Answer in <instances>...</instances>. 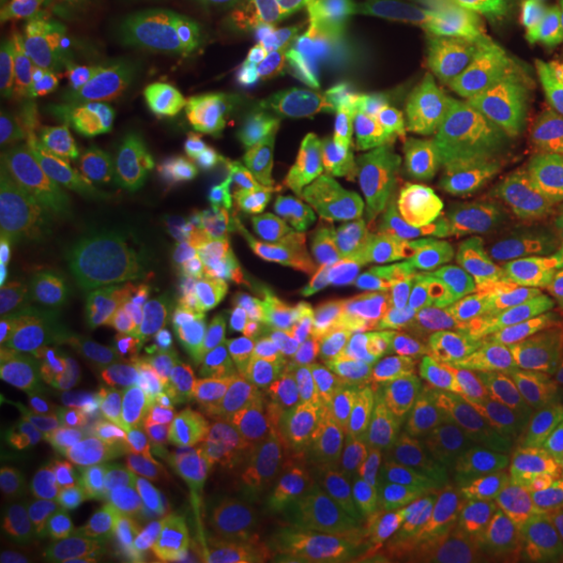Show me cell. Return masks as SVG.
Segmentation results:
<instances>
[{
  "mask_svg": "<svg viewBox=\"0 0 563 563\" xmlns=\"http://www.w3.org/2000/svg\"><path fill=\"white\" fill-rule=\"evenodd\" d=\"M529 38L448 25L373 51L347 101L363 132L495 161H551L526 88Z\"/></svg>",
  "mask_w": 563,
  "mask_h": 563,
  "instance_id": "cell-1",
  "label": "cell"
},
{
  "mask_svg": "<svg viewBox=\"0 0 563 563\" xmlns=\"http://www.w3.org/2000/svg\"><path fill=\"white\" fill-rule=\"evenodd\" d=\"M69 122L85 169L113 201L176 217L213 185V120L176 63L103 44L76 73Z\"/></svg>",
  "mask_w": 563,
  "mask_h": 563,
  "instance_id": "cell-2",
  "label": "cell"
},
{
  "mask_svg": "<svg viewBox=\"0 0 563 563\" xmlns=\"http://www.w3.org/2000/svg\"><path fill=\"white\" fill-rule=\"evenodd\" d=\"M410 201L385 179H351L301 195L295 213L232 273L203 269L188 298L232 313L273 303H329L357 291L404 239Z\"/></svg>",
  "mask_w": 563,
  "mask_h": 563,
  "instance_id": "cell-3",
  "label": "cell"
},
{
  "mask_svg": "<svg viewBox=\"0 0 563 563\" xmlns=\"http://www.w3.org/2000/svg\"><path fill=\"white\" fill-rule=\"evenodd\" d=\"M144 335L232 401L266 413L329 398L342 373V325L317 303L154 313Z\"/></svg>",
  "mask_w": 563,
  "mask_h": 563,
  "instance_id": "cell-4",
  "label": "cell"
},
{
  "mask_svg": "<svg viewBox=\"0 0 563 563\" xmlns=\"http://www.w3.org/2000/svg\"><path fill=\"white\" fill-rule=\"evenodd\" d=\"M344 544L363 563H422L463 504V479L429 413L407 395L363 422L344 473Z\"/></svg>",
  "mask_w": 563,
  "mask_h": 563,
  "instance_id": "cell-5",
  "label": "cell"
},
{
  "mask_svg": "<svg viewBox=\"0 0 563 563\" xmlns=\"http://www.w3.org/2000/svg\"><path fill=\"white\" fill-rule=\"evenodd\" d=\"M3 498L66 563H181L147 532L81 432H57L3 461Z\"/></svg>",
  "mask_w": 563,
  "mask_h": 563,
  "instance_id": "cell-6",
  "label": "cell"
},
{
  "mask_svg": "<svg viewBox=\"0 0 563 563\" xmlns=\"http://www.w3.org/2000/svg\"><path fill=\"white\" fill-rule=\"evenodd\" d=\"M79 432L141 526L173 551L198 563H282L269 544L210 498L207 479L147 454L117 422L107 398L81 404Z\"/></svg>",
  "mask_w": 563,
  "mask_h": 563,
  "instance_id": "cell-7",
  "label": "cell"
},
{
  "mask_svg": "<svg viewBox=\"0 0 563 563\" xmlns=\"http://www.w3.org/2000/svg\"><path fill=\"white\" fill-rule=\"evenodd\" d=\"M429 285L448 329L483 351H520L561 313L548 282L529 263L495 247L444 254Z\"/></svg>",
  "mask_w": 563,
  "mask_h": 563,
  "instance_id": "cell-8",
  "label": "cell"
},
{
  "mask_svg": "<svg viewBox=\"0 0 563 563\" xmlns=\"http://www.w3.org/2000/svg\"><path fill=\"white\" fill-rule=\"evenodd\" d=\"M242 520L273 551H320L344 529V488L329 461L273 439L244 463L235 485Z\"/></svg>",
  "mask_w": 563,
  "mask_h": 563,
  "instance_id": "cell-9",
  "label": "cell"
},
{
  "mask_svg": "<svg viewBox=\"0 0 563 563\" xmlns=\"http://www.w3.org/2000/svg\"><path fill=\"white\" fill-rule=\"evenodd\" d=\"M38 129L41 176H44V251L38 288L54 298L88 295L98 257L101 185L85 169L69 122V103L41 98L32 110Z\"/></svg>",
  "mask_w": 563,
  "mask_h": 563,
  "instance_id": "cell-10",
  "label": "cell"
},
{
  "mask_svg": "<svg viewBox=\"0 0 563 563\" xmlns=\"http://www.w3.org/2000/svg\"><path fill=\"white\" fill-rule=\"evenodd\" d=\"M122 429L157 461L198 479H225L239 454L201 373L176 379H125L113 391Z\"/></svg>",
  "mask_w": 563,
  "mask_h": 563,
  "instance_id": "cell-11",
  "label": "cell"
},
{
  "mask_svg": "<svg viewBox=\"0 0 563 563\" xmlns=\"http://www.w3.org/2000/svg\"><path fill=\"white\" fill-rule=\"evenodd\" d=\"M44 251V176L32 117L3 125L0 141V273L16 298L38 291Z\"/></svg>",
  "mask_w": 563,
  "mask_h": 563,
  "instance_id": "cell-12",
  "label": "cell"
},
{
  "mask_svg": "<svg viewBox=\"0 0 563 563\" xmlns=\"http://www.w3.org/2000/svg\"><path fill=\"white\" fill-rule=\"evenodd\" d=\"M473 520L507 561L563 544V473L529 466L488 479L473 498Z\"/></svg>",
  "mask_w": 563,
  "mask_h": 563,
  "instance_id": "cell-13",
  "label": "cell"
},
{
  "mask_svg": "<svg viewBox=\"0 0 563 563\" xmlns=\"http://www.w3.org/2000/svg\"><path fill=\"white\" fill-rule=\"evenodd\" d=\"M135 0H29L3 22L0 60L22 66L32 60L88 57L110 44Z\"/></svg>",
  "mask_w": 563,
  "mask_h": 563,
  "instance_id": "cell-14",
  "label": "cell"
},
{
  "mask_svg": "<svg viewBox=\"0 0 563 563\" xmlns=\"http://www.w3.org/2000/svg\"><path fill=\"white\" fill-rule=\"evenodd\" d=\"M81 413L76 388L63 376L47 344L22 332H3L0 342V429L3 439L44 432Z\"/></svg>",
  "mask_w": 563,
  "mask_h": 563,
  "instance_id": "cell-15",
  "label": "cell"
},
{
  "mask_svg": "<svg viewBox=\"0 0 563 563\" xmlns=\"http://www.w3.org/2000/svg\"><path fill=\"white\" fill-rule=\"evenodd\" d=\"M301 198H247L207 185L195 201V232L207 247V269L232 273L269 242Z\"/></svg>",
  "mask_w": 563,
  "mask_h": 563,
  "instance_id": "cell-16",
  "label": "cell"
},
{
  "mask_svg": "<svg viewBox=\"0 0 563 563\" xmlns=\"http://www.w3.org/2000/svg\"><path fill=\"white\" fill-rule=\"evenodd\" d=\"M47 347L81 404L98 398L110 401V395L120 388L110 320L101 303L91 301V295H81L79 303L66 313L57 339Z\"/></svg>",
  "mask_w": 563,
  "mask_h": 563,
  "instance_id": "cell-17",
  "label": "cell"
},
{
  "mask_svg": "<svg viewBox=\"0 0 563 563\" xmlns=\"http://www.w3.org/2000/svg\"><path fill=\"white\" fill-rule=\"evenodd\" d=\"M176 247H179V229L169 222V217L139 207L135 220L120 242L98 247L88 295L122 291V288H135L141 282L157 279L176 261Z\"/></svg>",
  "mask_w": 563,
  "mask_h": 563,
  "instance_id": "cell-18",
  "label": "cell"
},
{
  "mask_svg": "<svg viewBox=\"0 0 563 563\" xmlns=\"http://www.w3.org/2000/svg\"><path fill=\"white\" fill-rule=\"evenodd\" d=\"M526 88L542 122L551 161L563 163V51L529 41L526 51Z\"/></svg>",
  "mask_w": 563,
  "mask_h": 563,
  "instance_id": "cell-19",
  "label": "cell"
},
{
  "mask_svg": "<svg viewBox=\"0 0 563 563\" xmlns=\"http://www.w3.org/2000/svg\"><path fill=\"white\" fill-rule=\"evenodd\" d=\"M263 3L266 0H135L129 16L188 35L191 29L235 22L251 10H261Z\"/></svg>",
  "mask_w": 563,
  "mask_h": 563,
  "instance_id": "cell-20",
  "label": "cell"
},
{
  "mask_svg": "<svg viewBox=\"0 0 563 563\" xmlns=\"http://www.w3.org/2000/svg\"><path fill=\"white\" fill-rule=\"evenodd\" d=\"M0 563H66L57 558L38 532L25 523L20 507L3 498L0 501Z\"/></svg>",
  "mask_w": 563,
  "mask_h": 563,
  "instance_id": "cell-21",
  "label": "cell"
},
{
  "mask_svg": "<svg viewBox=\"0 0 563 563\" xmlns=\"http://www.w3.org/2000/svg\"><path fill=\"white\" fill-rule=\"evenodd\" d=\"M554 454H558V461L563 466V407H561V417H558V426H554Z\"/></svg>",
  "mask_w": 563,
  "mask_h": 563,
  "instance_id": "cell-22",
  "label": "cell"
},
{
  "mask_svg": "<svg viewBox=\"0 0 563 563\" xmlns=\"http://www.w3.org/2000/svg\"><path fill=\"white\" fill-rule=\"evenodd\" d=\"M558 344H561V354H563V301H561V313H558Z\"/></svg>",
  "mask_w": 563,
  "mask_h": 563,
  "instance_id": "cell-23",
  "label": "cell"
},
{
  "mask_svg": "<svg viewBox=\"0 0 563 563\" xmlns=\"http://www.w3.org/2000/svg\"><path fill=\"white\" fill-rule=\"evenodd\" d=\"M16 3H20V0H3V13H7V16H10V13H13V10H16Z\"/></svg>",
  "mask_w": 563,
  "mask_h": 563,
  "instance_id": "cell-24",
  "label": "cell"
}]
</instances>
